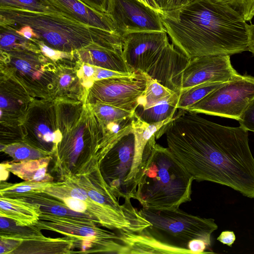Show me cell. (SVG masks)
<instances>
[{
	"mask_svg": "<svg viewBox=\"0 0 254 254\" xmlns=\"http://www.w3.org/2000/svg\"><path fill=\"white\" fill-rule=\"evenodd\" d=\"M178 109L173 120L157 132L156 139L166 134L168 147L194 180L220 184L254 198V158L248 131Z\"/></svg>",
	"mask_w": 254,
	"mask_h": 254,
	"instance_id": "1",
	"label": "cell"
},
{
	"mask_svg": "<svg viewBox=\"0 0 254 254\" xmlns=\"http://www.w3.org/2000/svg\"><path fill=\"white\" fill-rule=\"evenodd\" d=\"M160 16L172 44L189 59L249 50V24L225 0H197Z\"/></svg>",
	"mask_w": 254,
	"mask_h": 254,
	"instance_id": "2",
	"label": "cell"
},
{
	"mask_svg": "<svg viewBox=\"0 0 254 254\" xmlns=\"http://www.w3.org/2000/svg\"><path fill=\"white\" fill-rule=\"evenodd\" d=\"M0 24L10 27L29 26L37 39L61 52L97 46L123 53V37L118 33L90 27L53 12L0 6Z\"/></svg>",
	"mask_w": 254,
	"mask_h": 254,
	"instance_id": "3",
	"label": "cell"
},
{
	"mask_svg": "<svg viewBox=\"0 0 254 254\" xmlns=\"http://www.w3.org/2000/svg\"><path fill=\"white\" fill-rule=\"evenodd\" d=\"M154 135L142 155L135 199L142 207L175 209L191 200L193 176Z\"/></svg>",
	"mask_w": 254,
	"mask_h": 254,
	"instance_id": "4",
	"label": "cell"
},
{
	"mask_svg": "<svg viewBox=\"0 0 254 254\" xmlns=\"http://www.w3.org/2000/svg\"><path fill=\"white\" fill-rule=\"evenodd\" d=\"M139 211L151 224L144 229L147 233L164 244L179 248L188 249L189 242L193 239L203 240L211 247V234L218 228L213 219L193 215L179 208L142 207Z\"/></svg>",
	"mask_w": 254,
	"mask_h": 254,
	"instance_id": "5",
	"label": "cell"
},
{
	"mask_svg": "<svg viewBox=\"0 0 254 254\" xmlns=\"http://www.w3.org/2000/svg\"><path fill=\"white\" fill-rule=\"evenodd\" d=\"M91 219L72 218L42 213L35 224L42 230L57 232L75 239L77 253L127 254L119 234L103 229Z\"/></svg>",
	"mask_w": 254,
	"mask_h": 254,
	"instance_id": "6",
	"label": "cell"
},
{
	"mask_svg": "<svg viewBox=\"0 0 254 254\" xmlns=\"http://www.w3.org/2000/svg\"><path fill=\"white\" fill-rule=\"evenodd\" d=\"M254 100V77L239 74L186 110L239 121Z\"/></svg>",
	"mask_w": 254,
	"mask_h": 254,
	"instance_id": "7",
	"label": "cell"
},
{
	"mask_svg": "<svg viewBox=\"0 0 254 254\" xmlns=\"http://www.w3.org/2000/svg\"><path fill=\"white\" fill-rule=\"evenodd\" d=\"M43 192L62 201L72 210L89 216L107 229L118 232L140 231L137 226L97 204L84 189L69 179L57 181Z\"/></svg>",
	"mask_w": 254,
	"mask_h": 254,
	"instance_id": "8",
	"label": "cell"
},
{
	"mask_svg": "<svg viewBox=\"0 0 254 254\" xmlns=\"http://www.w3.org/2000/svg\"><path fill=\"white\" fill-rule=\"evenodd\" d=\"M135 138L133 132L124 136L101 160V174L118 198H133L126 180L133 166Z\"/></svg>",
	"mask_w": 254,
	"mask_h": 254,
	"instance_id": "9",
	"label": "cell"
},
{
	"mask_svg": "<svg viewBox=\"0 0 254 254\" xmlns=\"http://www.w3.org/2000/svg\"><path fill=\"white\" fill-rule=\"evenodd\" d=\"M108 14L117 33L166 31L160 13L139 0H110Z\"/></svg>",
	"mask_w": 254,
	"mask_h": 254,
	"instance_id": "10",
	"label": "cell"
},
{
	"mask_svg": "<svg viewBox=\"0 0 254 254\" xmlns=\"http://www.w3.org/2000/svg\"><path fill=\"white\" fill-rule=\"evenodd\" d=\"M146 84L144 73L134 71L130 76L97 80L93 85V95L98 102L134 112Z\"/></svg>",
	"mask_w": 254,
	"mask_h": 254,
	"instance_id": "11",
	"label": "cell"
},
{
	"mask_svg": "<svg viewBox=\"0 0 254 254\" xmlns=\"http://www.w3.org/2000/svg\"><path fill=\"white\" fill-rule=\"evenodd\" d=\"M239 74L231 64L230 55L190 59L180 75L179 91L205 82L229 81Z\"/></svg>",
	"mask_w": 254,
	"mask_h": 254,
	"instance_id": "12",
	"label": "cell"
},
{
	"mask_svg": "<svg viewBox=\"0 0 254 254\" xmlns=\"http://www.w3.org/2000/svg\"><path fill=\"white\" fill-rule=\"evenodd\" d=\"M51 11L86 25L117 33L114 23L108 13L97 11L79 0H40Z\"/></svg>",
	"mask_w": 254,
	"mask_h": 254,
	"instance_id": "13",
	"label": "cell"
},
{
	"mask_svg": "<svg viewBox=\"0 0 254 254\" xmlns=\"http://www.w3.org/2000/svg\"><path fill=\"white\" fill-rule=\"evenodd\" d=\"M174 117L162 122L148 123L142 120L135 112L132 116L131 125L135 138V151L132 168L126 182L133 199H135L145 146L152 136L156 135L163 126L172 121Z\"/></svg>",
	"mask_w": 254,
	"mask_h": 254,
	"instance_id": "14",
	"label": "cell"
},
{
	"mask_svg": "<svg viewBox=\"0 0 254 254\" xmlns=\"http://www.w3.org/2000/svg\"><path fill=\"white\" fill-rule=\"evenodd\" d=\"M12 238L17 241V246L11 254H75L77 252L73 251V249L78 248L77 241L66 236L52 238L41 233L23 238Z\"/></svg>",
	"mask_w": 254,
	"mask_h": 254,
	"instance_id": "15",
	"label": "cell"
},
{
	"mask_svg": "<svg viewBox=\"0 0 254 254\" xmlns=\"http://www.w3.org/2000/svg\"><path fill=\"white\" fill-rule=\"evenodd\" d=\"M122 243L131 254H189L191 252L164 244L147 233L144 230L139 232L120 231L118 234Z\"/></svg>",
	"mask_w": 254,
	"mask_h": 254,
	"instance_id": "16",
	"label": "cell"
},
{
	"mask_svg": "<svg viewBox=\"0 0 254 254\" xmlns=\"http://www.w3.org/2000/svg\"><path fill=\"white\" fill-rule=\"evenodd\" d=\"M42 213L37 204L18 198L0 196V216L12 220L17 225H35Z\"/></svg>",
	"mask_w": 254,
	"mask_h": 254,
	"instance_id": "17",
	"label": "cell"
},
{
	"mask_svg": "<svg viewBox=\"0 0 254 254\" xmlns=\"http://www.w3.org/2000/svg\"><path fill=\"white\" fill-rule=\"evenodd\" d=\"M52 159L53 156H49L38 159L1 163L9 172L24 181L50 182L54 181V177L48 173V167Z\"/></svg>",
	"mask_w": 254,
	"mask_h": 254,
	"instance_id": "18",
	"label": "cell"
},
{
	"mask_svg": "<svg viewBox=\"0 0 254 254\" xmlns=\"http://www.w3.org/2000/svg\"><path fill=\"white\" fill-rule=\"evenodd\" d=\"M76 51L82 58L91 60L98 67L123 72L133 71L126 64L122 54L115 51L92 46Z\"/></svg>",
	"mask_w": 254,
	"mask_h": 254,
	"instance_id": "19",
	"label": "cell"
},
{
	"mask_svg": "<svg viewBox=\"0 0 254 254\" xmlns=\"http://www.w3.org/2000/svg\"><path fill=\"white\" fill-rule=\"evenodd\" d=\"M14 198H20L27 202L38 204L42 213L94 220L86 215L72 210L62 201L44 192H31Z\"/></svg>",
	"mask_w": 254,
	"mask_h": 254,
	"instance_id": "20",
	"label": "cell"
},
{
	"mask_svg": "<svg viewBox=\"0 0 254 254\" xmlns=\"http://www.w3.org/2000/svg\"><path fill=\"white\" fill-rule=\"evenodd\" d=\"M180 92H176L167 100L145 109L136 108L134 112L142 120L153 123L163 121L174 116L177 111Z\"/></svg>",
	"mask_w": 254,
	"mask_h": 254,
	"instance_id": "21",
	"label": "cell"
},
{
	"mask_svg": "<svg viewBox=\"0 0 254 254\" xmlns=\"http://www.w3.org/2000/svg\"><path fill=\"white\" fill-rule=\"evenodd\" d=\"M145 74L146 84L145 90L139 100L136 108L145 109L168 99L176 92Z\"/></svg>",
	"mask_w": 254,
	"mask_h": 254,
	"instance_id": "22",
	"label": "cell"
},
{
	"mask_svg": "<svg viewBox=\"0 0 254 254\" xmlns=\"http://www.w3.org/2000/svg\"><path fill=\"white\" fill-rule=\"evenodd\" d=\"M57 182L24 181L22 182L12 184L0 181V196L15 197L31 192H43L47 188L55 185Z\"/></svg>",
	"mask_w": 254,
	"mask_h": 254,
	"instance_id": "23",
	"label": "cell"
},
{
	"mask_svg": "<svg viewBox=\"0 0 254 254\" xmlns=\"http://www.w3.org/2000/svg\"><path fill=\"white\" fill-rule=\"evenodd\" d=\"M0 151L8 154L15 162L53 156L51 153L34 147L25 141L1 144Z\"/></svg>",
	"mask_w": 254,
	"mask_h": 254,
	"instance_id": "24",
	"label": "cell"
},
{
	"mask_svg": "<svg viewBox=\"0 0 254 254\" xmlns=\"http://www.w3.org/2000/svg\"><path fill=\"white\" fill-rule=\"evenodd\" d=\"M226 82H205L180 91L177 109H186Z\"/></svg>",
	"mask_w": 254,
	"mask_h": 254,
	"instance_id": "25",
	"label": "cell"
},
{
	"mask_svg": "<svg viewBox=\"0 0 254 254\" xmlns=\"http://www.w3.org/2000/svg\"><path fill=\"white\" fill-rule=\"evenodd\" d=\"M0 48L1 50H10L20 48L37 47L35 43L17 33L13 29L0 26Z\"/></svg>",
	"mask_w": 254,
	"mask_h": 254,
	"instance_id": "26",
	"label": "cell"
},
{
	"mask_svg": "<svg viewBox=\"0 0 254 254\" xmlns=\"http://www.w3.org/2000/svg\"><path fill=\"white\" fill-rule=\"evenodd\" d=\"M94 109L99 119L100 123L101 124L131 117L134 112L99 102H97L96 104Z\"/></svg>",
	"mask_w": 254,
	"mask_h": 254,
	"instance_id": "27",
	"label": "cell"
},
{
	"mask_svg": "<svg viewBox=\"0 0 254 254\" xmlns=\"http://www.w3.org/2000/svg\"><path fill=\"white\" fill-rule=\"evenodd\" d=\"M0 6L25 9L31 11H51L49 6L40 0H0Z\"/></svg>",
	"mask_w": 254,
	"mask_h": 254,
	"instance_id": "28",
	"label": "cell"
},
{
	"mask_svg": "<svg viewBox=\"0 0 254 254\" xmlns=\"http://www.w3.org/2000/svg\"><path fill=\"white\" fill-rule=\"evenodd\" d=\"M239 122L245 129L254 132V100L247 108Z\"/></svg>",
	"mask_w": 254,
	"mask_h": 254,
	"instance_id": "29",
	"label": "cell"
},
{
	"mask_svg": "<svg viewBox=\"0 0 254 254\" xmlns=\"http://www.w3.org/2000/svg\"><path fill=\"white\" fill-rule=\"evenodd\" d=\"M158 8L160 14L169 13L177 10L184 5V0H153Z\"/></svg>",
	"mask_w": 254,
	"mask_h": 254,
	"instance_id": "30",
	"label": "cell"
},
{
	"mask_svg": "<svg viewBox=\"0 0 254 254\" xmlns=\"http://www.w3.org/2000/svg\"><path fill=\"white\" fill-rule=\"evenodd\" d=\"M134 71L131 72H123L112 70L97 66L95 67L94 74L95 78L97 80L132 75Z\"/></svg>",
	"mask_w": 254,
	"mask_h": 254,
	"instance_id": "31",
	"label": "cell"
},
{
	"mask_svg": "<svg viewBox=\"0 0 254 254\" xmlns=\"http://www.w3.org/2000/svg\"><path fill=\"white\" fill-rule=\"evenodd\" d=\"M243 15L246 21L254 17V0H242L235 7Z\"/></svg>",
	"mask_w": 254,
	"mask_h": 254,
	"instance_id": "32",
	"label": "cell"
},
{
	"mask_svg": "<svg viewBox=\"0 0 254 254\" xmlns=\"http://www.w3.org/2000/svg\"><path fill=\"white\" fill-rule=\"evenodd\" d=\"M188 249L190 250L192 254H211L206 250H210L209 247L204 241L199 239H193L190 241L188 245Z\"/></svg>",
	"mask_w": 254,
	"mask_h": 254,
	"instance_id": "33",
	"label": "cell"
},
{
	"mask_svg": "<svg viewBox=\"0 0 254 254\" xmlns=\"http://www.w3.org/2000/svg\"><path fill=\"white\" fill-rule=\"evenodd\" d=\"M90 7L101 12L108 13L110 0H79Z\"/></svg>",
	"mask_w": 254,
	"mask_h": 254,
	"instance_id": "34",
	"label": "cell"
},
{
	"mask_svg": "<svg viewBox=\"0 0 254 254\" xmlns=\"http://www.w3.org/2000/svg\"><path fill=\"white\" fill-rule=\"evenodd\" d=\"M217 239L222 244L232 247L236 240V236L233 231H225L221 232Z\"/></svg>",
	"mask_w": 254,
	"mask_h": 254,
	"instance_id": "35",
	"label": "cell"
},
{
	"mask_svg": "<svg viewBox=\"0 0 254 254\" xmlns=\"http://www.w3.org/2000/svg\"><path fill=\"white\" fill-rule=\"evenodd\" d=\"M248 49L254 55V24L249 25V47Z\"/></svg>",
	"mask_w": 254,
	"mask_h": 254,
	"instance_id": "36",
	"label": "cell"
},
{
	"mask_svg": "<svg viewBox=\"0 0 254 254\" xmlns=\"http://www.w3.org/2000/svg\"><path fill=\"white\" fill-rule=\"evenodd\" d=\"M15 66L19 70L27 72L31 70L29 63L23 59H18L15 61Z\"/></svg>",
	"mask_w": 254,
	"mask_h": 254,
	"instance_id": "37",
	"label": "cell"
},
{
	"mask_svg": "<svg viewBox=\"0 0 254 254\" xmlns=\"http://www.w3.org/2000/svg\"><path fill=\"white\" fill-rule=\"evenodd\" d=\"M83 71L84 74L87 77H91L94 75L95 68L90 65H84L83 66Z\"/></svg>",
	"mask_w": 254,
	"mask_h": 254,
	"instance_id": "38",
	"label": "cell"
},
{
	"mask_svg": "<svg viewBox=\"0 0 254 254\" xmlns=\"http://www.w3.org/2000/svg\"><path fill=\"white\" fill-rule=\"evenodd\" d=\"M71 76L68 74L63 75L60 79V84L62 87L67 86L70 82Z\"/></svg>",
	"mask_w": 254,
	"mask_h": 254,
	"instance_id": "39",
	"label": "cell"
},
{
	"mask_svg": "<svg viewBox=\"0 0 254 254\" xmlns=\"http://www.w3.org/2000/svg\"><path fill=\"white\" fill-rule=\"evenodd\" d=\"M9 172L0 163V181H5L7 179Z\"/></svg>",
	"mask_w": 254,
	"mask_h": 254,
	"instance_id": "40",
	"label": "cell"
},
{
	"mask_svg": "<svg viewBox=\"0 0 254 254\" xmlns=\"http://www.w3.org/2000/svg\"><path fill=\"white\" fill-rule=\"evenodd\" d=\"M139 0L143 2L145 4H147V5H148L149 6L153 8L154 9H155V10H156L157 11H158L159 13H160V12L158 8L157 7V6H156V5L155 4V3H154V2L153 0Z\"/></svg>",
	"mask_w": 254,
	"mask_h": 254,
	"instance_id": "41",
	"label": "cell"
},
{
	"mask_svg": "<svg viewBox=\"0 0 254 254\" xmlns=\"http://www.w3.org/2000/svg\"><path fill=\"white\" fill-rule=\"evenodd\" d=\"M229 2L232 6L234 7H236V6L239 3V2L242 0H225Z\"/></svg>",
	"mask_w": 254,
	"mask_h": 254,
	"instance_id": "42",
	"label": "cell"
},
{
	"mask_svg": "<svg viewBox=\"0 0 254 254\" xmlns=\"http://www.w3.org/2000/svg\"><path fill=\"white\" fill-rule=\"evenodd\" d=\"M197 0H184V5H186L187 4L192 2L194 1H196Z\"/></svg>",
	"mask_w": 254,
	"mask_h": 254,
	"instance_id": "43",
	"label": "cell"
}]
</instances>
